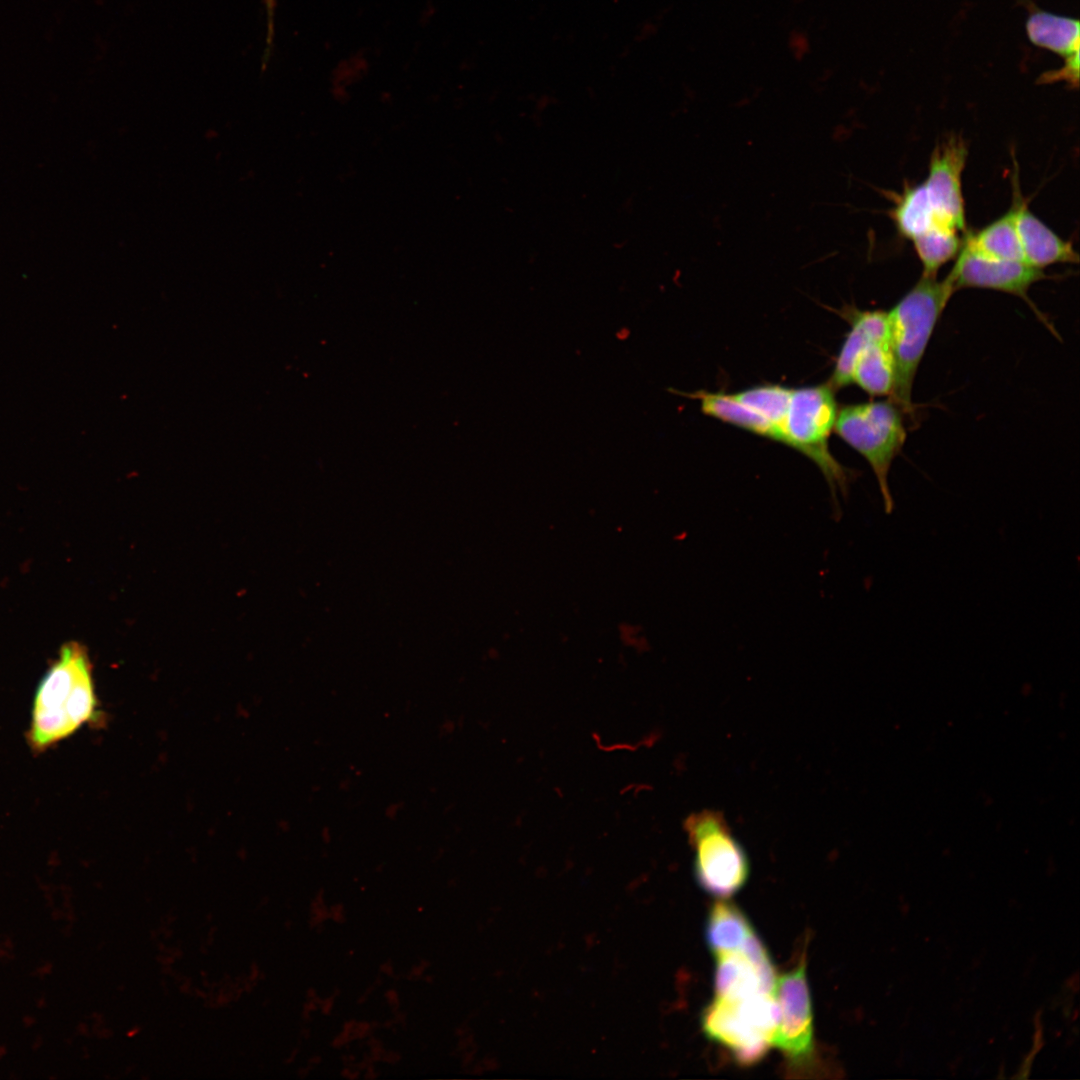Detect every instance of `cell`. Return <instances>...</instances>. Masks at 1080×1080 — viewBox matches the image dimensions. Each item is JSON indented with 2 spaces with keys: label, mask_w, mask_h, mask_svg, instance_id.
Listing matches in <instances>:
<instances>
[{
  "label": "cell",
  "mask_w": 1080,
  "mask_h": 1080,
  "mask_svg": "<svg viewBox=\"0 0 1080 1080\" xmlns=\"http://www.w3.org/2000/svg\"><path fill=\"white\" fill-rule=\"evenodd\" d=\"M774 996L780 1010V1021L772 1045L782 1051L792 1064H807L814 1054L813 1013L806 978V960L776 980Z\"/></svg>",
  "instance_id": "8992f818"
},
{
  "label": "cell",
  "mask_w": 1080,
  "mask_h": 1080,
  "mask_svg": "<svg viewBox=\"0 0 1080 1080\" xmlns=\"http://www.w3.org/2000/svg\"><path fill=\"white\" fill-rule=\"evenodd\" d=\"M963 246L980 256L998 260H1023L1016 227V204L976 233L966 235Z\"/></svg>",
  "instance_id": "7c38bea8"
},
{
  "label": "cell",
  "mask_w": 1080,
  "mask_h": 1080,
  "mask_svg": "<svg viewBox=\"0 0 1080 1080\" xmlns=\"http://www.w3.org/2000/svg\"><path fill=\"white\" fill-rule=\"evenodd\" d=\"M847 315L851 330L843 342L835 363L829 383L833 389L852 384L854 364L867 345L877 341H888L887 312L854 309L848 311Z\"/></svg>",
  "instance_id": "8fae6325"
},
{
  "label": "cell",
  "mask_w": 1080,
  "mask_h": 1080,
  "mask_svg": "<svg viewBox=\"0 0 1080 1080\" xmlns=\"http://www.w3.org/2000/svg\"><path fill=\"white\" fill-rule=\"evenodd\" d=\"M689 396L700 401L704 414L776 441V433L771 424L742 404L733 394L697 391Z\"/></svg>",
  "instance_id": "e0dca14e"
},
{
  "label": "cell",
  "mask_w": 1080,
  "mask_h": 1080,
  "mask_svg": "<svg viewBox=\"0 0 1080 1080\" xmlns=\"http://www.w3.org/2000/svg\"><path fill=\"white\" fill-rule=\"evenodd\" d=\"M1045 278L1043 269L1025 261L986 258L963 245L946 277L955 292L963 288L990 289L1018 296L1029 305V288Z\"/></svg>",
  "instance_id": "ba28073f"
},
{
  "label": "cell",
  "mask_w": 1080,
  "mask_h": 1080,
  "mask_svg": "<svg viewBox=\"0 0 1080 1080\" xmlns=\"http://www.w3.org/2000/svg\"><path fill=\"white\" fill-rule=\"evenodd\" d=\"M277 0H264L266 11V42H272L274 38V15Z\"/></svg>",
  "instance_id": "44dd1931"
},
{
  "label": "cell",
  "mask_w": 1080,
  "mask_h": 1080,
  "mask_svg": "<svg viewBox=\"0 0 1080 1080\" xmlns=\"http://www.w3.org/2000/svg\"><path fill=\"white\" fill-rule=\"evenodd\" d=\"M833 388L828 385L792 389L783 429V443L811 459L827 481L834 514H840L837 493L847 496L851 472L830 453L828 438L837 417Z\"/></svg>",
  "instance_id": "3957f363"
},
{
  "label": "cell",
  "mask_w": 1080,
  "mask_h": 1080,
  "mask_svg": "<svg viewBox=\"0 0 1080 1080\" xmlns=\"http://www.w3.org/2000/svg\"><path fill=\"white\" fill-rule=\"evenodd\" d=\"M955 293L945 278L923 275L887 312L888 341L895 382L891 395L903 412L911 413L912 391L918 367L935 326Z\"/></svg>",
  "instance_id": "7a4b0ae2"
},
{
  "label": "cell",
  "mask_w": 1080,
  "mask_h": 1080,
  "mask_svg": "<svg viewBox=\"0 0 1080 1080\" xmlns=\"http://www.w3.org/2000/svg\"><path fill=\"white\" fill-rule=\"evenodd\" d=\"M791 393L790 388L768 384L751 387L733 395L742 404L765 418L776 433V441L783 443V429Z\"/></svg>",
  "instance_id": "ffe728a7"
},
{
  "label": "cell",
  "mask_w": 1080,
  "mask_h": 1080,
  "mask_svg": "<svg viewBox=\"0 0 1080 1080\" xmlns=\"http://www.w3.org/2000/svg\"><path fill=\"white\" fill-rule=\"evenodd\" d=\"M753 927L746 915L733 903L715 902L705 924V939L713 955L738 951Z\"/></svg>",
  "instance_id": "5bb4252c"
},
{
  "label": "cell",
  "mask_w": 1080,
  "mask_h": 1080,
  "mask_svg": "<svg viewBox=\"0 0 1080 1080\" xmlns=\"http://www.w3.org/2000/svg\"><path fill=\"white\" fill-rule=\"evenodd\" d=\"M1014 202L1016 204V227L1023 260L1029 265L1044 269L1059 263L1076 264L1078 253L1070 241L1062 239L1028 208L1019 189L1018 177L1014 176Z\"/></svg>",
  "instance_id": "30bf717a"
},
{
  "label": "cell",
  "mask_w": 1080,
  "mask_h": 1080,
  "mask_svg": "<svg viewBox=\"0 0 1080 1080\" xmlns=\"http://www.w3.org/2000/svg\"><path fill=\"white\" fill-rule=\"evenodd\" d=\"M97 700L91 665L84 648L65 644L42 678L32 706L27 740L43 752L74 734L95 715Z\"/></svg>",
  "instance_id": "6da1fadb"
},
{
  "label": "cell",
  "mask_w": 1080,
  "mask_h": 1080,
  "mask_svg": "<svg viewBox=\"0 0 1080 1080\" xmlns=\"http://www.w3.org/2000/svg\"><path fill=\"white\" fill-rule=\"evenodd\" d=\"M967 156V144L961 136L945 137L932 151L923 182L937 222L960 232L966 229L961 177Z\"/></svg>",
  "instance_id": "52a82bcc"
},
{
  "label": "cell",
  "mask_w": 1080,
  "mask_h": 1080,
  "mask_svg": "<svg viewBox=\"0 0 1080 1080\" xmlns=\"http://www.w3.org/2000/svg\"><path fill=\"white\" fill-rule=\"evenodd\" d=\"M685 829L695 850L694 874L701 888L719 898L737 893L748 879L749 861L724 817L703 810L686 819Z\"/></svg>",
  "instance_id": "5b68a950"
},
{
  "label": "cell",
  "mask_w": 1080,
  "mask_h": 1080,
  "mask_svg": "<svg viewBox=\"0 0 1080 1080\" xmlns=\"http://www.w3.org/2000/svg\"><path fill=\"white\" fill-rule=\"evenodd\" d=\"M890 215L897 231L910 240L939 224L923 183L907 186L896 196Z\"/></svg>",
  "instance_id": "ac0fdd59"
},
{
  "label": "cell",
  "mask_w": 1080,
  "mask_h": 1080,
  "mask_svg": "<svg viewBox=\"0 0 1080 1080\" xmlns=\"http://www.w3.org/2000/svg\"><path fill=\"white\" fill-rule=\"evenodd\" d=\"M895 382L893 356L888 341L867 345L859 354L852 372V384L871 396H891Z\"/></svg>",
  "instance_id": "9a60e30c"
},
{
  "label": "cell",
  "mask_w": 1080,
  "mask_h": 1080,
  "mask_svg": "<svg viewBox=\"0 0 1080 1080\" xmlns=\"http://www.w3.org/2000/svg\"><path fill=\"white\" fill-rule=\"evenodd\" d=\"M902 413L893 400L869 401L844 406L838 411L834 425L838 436L870 465L888 514L894 508L889 473L906 441Z\"/></svg>",
  "instance_id": "277c9868"
},
{
  "label": "cell",
  "mask_w": 1080,
  "mask_h": 1080,
  "mask_svg": "<svg viewBox=\"0 0 1080 1080\" xmlns=\"http://www.w3.org/2000/svg\"><path fill=\"white\" fill-rule=\"evenodd\" d=\"M915 251L923 266V275L936 276L938 270L958 255L963 245L959 231L935 224L913 240Z\"/></svg>",
  "instance_id": "d6986e66"
},
{
  "label": "cell",
  "mask_w": 1080,
  "mask_h": 1080,
  "mask_svg": "<svg viewBox=\"0 0 1080 1080\" xmlns=\"http://www.w3.org/2000/svg\"><path fill=\"white\" fill-rule=\"evenodd\" d=\"M715 958L716 997L741 999L758 992L768 993L758 971L741 951L718 954Z\"/></svg>",
  "instance_id": "2e32d148"
},
{
  "label": "cell",
  "mask_w": 1080,
  "mask_h": 1080,
  "mask_svg": "<svg viewBox=\"0 0 1080 1080\" xmlns=\"http://www.w3.org/2000/svg\"><path fill=\"white\" fill-rule=\"evenodd\" d=\"M1026 30L1032 43L1065 57V61L1079 58L1080 25L1077 19L1036 10L1030 14Z\"/></svg>",
  "instance_id": "4fadbf2b"
},
{
  "label": "cell",
  "mask_w": 1080,
  "mask_h": 1080,
  "mask_svg": "<svg viewBox=\"0 0 1080 1080\" xmlns=\"http://www.w3.org/2000/svg\"><path fill=\"white\" fill-rule=\"evenodd\" d=\"M701 1025L708 1038L729 1049L743 1065L760 1061L772 1045L740 999L716 997L703 1010Z\"/></svg>",
  "instance_id": "9c48e42d"
}]
</instances>
